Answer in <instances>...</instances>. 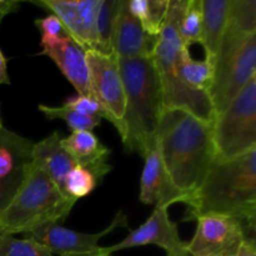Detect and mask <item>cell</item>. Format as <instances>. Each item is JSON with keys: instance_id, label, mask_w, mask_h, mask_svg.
<instances>
[{"instance_id": "obj_1", "label": "cell", "mask_w": 256, "mask_h": 256, "mask_svg": "<svg viewBox=\"0 0 256 256\" xmlns=\"http://www.w3.org/2000/svg\"><path fill=\"white\" fill-rule=\"evenodd\" d=\"M156 142L170 179L192 199L216 160L212 124L184 110H164Z\"/></svg>"}, {"instance_id": "obj_2", "label": "cell", "mask_w": 256, "mask_h": 256, "mask_svg": "<svg viewBox=\"0 0 256 256\" xmlns=\"http://www.w3.org/2000/svg\"><path fill=\"white\" fill-rule=\"evenodd\" d=\"M182 222L200 215H229L246 222L254 235L256 222V149L240 156L215 160L192 195Z\"/></svg>"}, {"instance_id": "obj_3", "label": "cell", "mask_w": 256, "mask_h": 256, "mask_svg": "<svg viewBox=\"0 0 256 256\" xmlns=\"http://www.w3.org/2000/svg\"><path fill=\"white\" fill-rule=\"evenodd\" d=\"M125 94L120 138L125 152L142 158L156 144V130L164 112L159 75L152 56L118 59Z\"/></svg>"}, {"instance_id": "obj_4", "label": "cell", "mask_w": 256, "mask_h": 256, "mask_svg": "<svg viewBox=\"0 0 256 256\" xmlns=\"http://www.w3.org/2000/svg\"><path fill=\"white\" fill-rule=\"evenodd\" d=\"M186 0H170L166 16L156 38L152 60L159 75L164 110L179 109L212 124L215 110L209 92L188 86L178 75V60L182 50L179 22Z\"/></svg>"}, {"instance_id": "obj_5", "label": "cell", "mask_w": 256, "mask_h": 256, "mask_svg": "<svg viewBox=\"0 0 256 256\" xmlns=\"http://www.w3.org/2000/svg\"><path fill=\"white\" fill-rule=\"evenodd\" d=\"M76 202L32 164L16 194L0 212V234H24L49 222L59 224L66 219Z\"/></svg>"}, {"instance_id": "obj_6", "label": "cell", "mask_w": 256, "mask_h": 256, "mask_svg": "<svg viewBox=\"0 0 256 256\" xmlns=\"http://www.w3.org/2000/svg\"><path fill=\"white\" fill-rule=\"evenodd\" d=\"M216 160L240 156L256 149V76L252 78L212 122Z\"/></svg>"}, {"instance_id": "obj_7", "label": "cell", "mask_w": 256, "mask_h": 256, "mask_svg": "<svg viewBox=\"0 0 256 256\" xmlns=\"http://www.w3.org/2000/svg\"><path fill=\"white\" fill-rule=\"evenodd\" d=\"M196 232L188 244L192 256H235L245 240L242 220L220 214L200 215Z\"/></svg>"}, {"instance_id": "obj_8", "label": "cell", "mask_w": 256, "mask_h": 256, "mask_svg": "<svg viewBox=\"0 0 256 256\" xmlns=\"http://www.w3.org/2000/svg\"><path fill=\"white\" fill-rule=\"evenodd\" d=\"M90 82L94 96L105 108L114 120V126L122 135V119L125 112V94L119 72L118 58L114 52L109 55L88 50L85 52Z\"/></svg>"}, {"instance_id": "obj_9", "label": "cell", "mask_w": 256, "mask_h": 256, "mask_svg": "<svg viewBox=\"0 0 256 256\" xmlns=\"http://www.w3.org/2000/svg\"><path fill=\"white\" fill-rule=\"evenodd\" d=\"M126 215L119 212L112 224L106 229L96 234L74 232V230L62 226L58 222H49L32 232H24L22 235H24V239L32 240L42 245L54 256L86 254V252L100 250L102 246H99V240H102V238L106 236L118 228H126Z\"/></svg>"}, {"instance_id": "obj_10", "label": "cell", "mask_w": 256, "mask_h": 256, "mask_svg": "<svg viewBox=\"0 0 256 256\" xmlns=\"http://www.w3.org/2000/svg\"><path fill=\"white\" fill-rule=\"evenodd\" d=\"M254 76H256V35L222 69L214 74L209 96L215 115L226 109Z\"/></svg>"}, {"instance_id": "obj_11", "label": "cell", "mask_w": 256, "mask_h": 256, "mask_svg": "<svg viewBox=\"0 0 256 256\" xmlns=\"http://www.w3.org/2000/svg\"><path fill=\"white\" fill-rule=\"evenodd\" d=\"M144 245H158L168 255H182L188 252V244L180 239L178 224L170 220L166 208L160 206H155L149 219L139 228L132 230L119 244L102 248V252L110 255L120 250Z\"/></svg>"}, {"instance_id": "obj_12", "label": "cell", "mask_w": 256, "mask_h": 256, "mask_svg": "<svg viewBox=\"0 0 256 256\" xmlns=\"http://www.w3.org/2000/svg\"><path fill=\"white\" fill-rule=\"evenodd\" d=\"M255 35V0H230L226 26L214 60V74L222 69Z\"/></svg>"}, {"instance_id": "obj_13", "label": "cell", "mask_w": 256, "mask_h": 256, "mask_svg": "<svg viewBox=\"0 0 256 256\" xmlns=\"http://www.w3.org/2000/svg\"><path fill=\"white\" fill-rule=\"evenodd\" d=\"M144 159L145 164L140 179V202L166 209L175 202L189 204V195L178 189L170 179L162 162L158 142Z\"/></svg>"}, {"instance_id": "obj_14", "label": "cell", "mask_w": 256, "mask_h": 256, "mask_svg": "<svg viewBox=\"0 0 256 256\" xmlns=\"http://www.w3.org/2000/svg\"><path fill=\"white\" fill-rule=\"evenodd\" d=\"M156 38L144 32L138 19L130 12L128 0L118 2L112 34V49L118 59L152 56Z\"/></svg>"}, {"instance_id": "obj_15", "label": "cell", "mask_w": 256, "mask_h": 256, "mask_svg": "<svg viewBox=\"0 0 256 256\" xmlns=\"http://www.w3.org/2000/svg\"><path fill=\"white\" fill-rule=\"evenodd\" d=\"M40 54L49 56L56 64L64 76L75 88L78 95L95 98L90 82L85 50L79 46L69 35H65L54 46L42 49Z\"/></svg>"}, {"instance_id": "obj_16", "label": "cell", "mask_w": 256, "mask_h": 256, "mask_svg": "<svg viewBox=\"0 0 256 256\" xmlns=\"http://www.w3.org/2000/svg\"><path fill=\"white\" fill-rule=\"evenodd\" d=\"M60 144L78 165L90 170L99 182L112 170L108 162L112 150L102 145L92 132H72L69 136L62 138Z\"/></svg>"}, {"instance_id": "obj_17", "label": "cell", "mask_w": 256, "mask_h": 256, "mask_svg": "<svg viewBox=\"0 0 256 256\" xmlns=\"http://www.w3.org/2000/svg\"><path fill=\"white\" fill-rule=\"evenodd\" d=\"M60 142L62 135L54 132L42 142H35L32 148V166L42 170L64 192L65 178L78 164L62 149Z\"/></svg>"}, {"instance_id": "obj_18", "label": "cell", "mask_w": 256, "mask_h": 256, "mask_svg": "<svg viewBox=\"0 0 256 256\" xmlns=\"http://www.w3.org/2000/svg\"><path fill=\"white\" fill-rule=\"evenodd\" d=\"M34 142L2 128L0 130V180L25 174L32 164Z\"/></svg>"}, {"instance_id": "obj_19", "label": "cell", "mask_w": 256, "mask_h": 256, "mask_svg": "<svg viewBox=\"0 0 256 256\" xmlns=\"http://www.w3.org/2000/svg\"><path fill=\"white\" fill-rule=\"evenodd\" d=\"M230 0H202V44L205 49V59L214 66L220 40L226 26Z\"/></svg>"}, {"instance_id": "obj_20", "label": "cell", "mask_w": 256, "mask_h": 256, "mask_svg": "<svg viewBox=\"0 0 256 256\" xmlns=\"http://www.w3.org/2000/svg\"><path fill=\"white\" fill-rule=\"evenodd\" d=\"M178 75L192 89L209 92L214 79V66L206 59H192L189 49L182 48L178 60Z\"/></svg>"}, {"instance_id": "obj_21", "label": "cell", "mask_w": 256, "mask_h": 256, "mask_svg": "<svg viewBox=\"0 0 256 256\" xmlns=\"http://www.w3.org/2000/svg\"><path fill=\"white\" fill-rule=\"evenodd\" d=\"M170 0H128L130 12L144 32L150 36H158L164 24Z\"/></svg>"}, {"instance_id": "obj_22", "label": "cell", "mask_w": 256, "mask_h": 256, "mask_svg": "<svg viewBox=\"0 0 256 256\" xmlns=\"http://www.w3.org/2000/svg\"><path fill=\"white\" fill-rule=\"evenodd\" d=\"M179 36L182 46L189 49L192 44L200 42L202 38V0H186L184 12L179 22Z\"/></svg>"}, {"instance_id": "obj_23", "label": "cell", "mask_w": 256, "mask_h": 256, "mask_svg": "<svg viewBox=\"0 0 256 256\" xmlns=\"http://www.w3.org/2000/svg\"><path fill=\"white\" fill-rule=\"evenodd\" d=\"M119 0H99L96 12V52L109 55L112 49V34Z\"/></svg>"}, {"instance_id": "obj_24", "label": "cell", "mask_w": 256, "mask_h": 256, "mask_svg": "<svg viewBox=\"0 0 256 256\" xmlns=\"http://www.w3.org/2000/svg\"><path fill=\"white\" fill-rule=\"evenodd\" d=\"M39 110L49 120H64L72 132H92L95 126L100 125L102 119L96 116H86L68 108H52L46 105H39Z\"/></svg>"}, {"instance_id": "obj_25", "label": "cell", "mask_w": 256, "mask_h": 256, "mask_svg": "<svg viewBox=\"0 0 256 256\" xmlns=\"http://www.w3.org/2000/svg\"><path fill=\"white\" fill-rule=\"evenodd\" d=\"M98 185L99 182L90 170L76 165L65 178L64 192L66 196L78 200L92 192Z\"/></svg>"}, {"instance_id": "obj_26", "label": "cell", "mask_w": 256, "mask_h": 256, "mask_svg": "<svg viewBox=\"0 0 256 256\" xmlns=\"http://www.w3.org/2000/svg\"><path fill=\"white\" fill-rule=\"evenodd\" d=\"M99 0H80V26L82 42L80 46L88 52H96V12Z\"/></svg>"}, {"instance_id": "obj_27", "label": "cell", "mask_w": 256, "mask_h": 256, "mask_svg": "<svg viewBox=\"0 0 256 256\" xmlns=\"http://www.w3.org/2000/svg\"><path fill=\"white\" fill-rule=\"evenodd\" d=\"M0 256H54L42 245L14 235L0 234Z\"/></svg>"}, {"instance_id": "obj_28", "label": "cell", "mask_w": 256, "mask_h": 256, "mask_svg": "<svg viewBox=\"0 0 256 256\" xmlns=\"http://www.w3.org/2000/svg\"><path fill=\"white\" fill-rule=\"evenodd\" d=\"M62 106L68 108L70 110H74V112H79V114L86 115V116H96L100 118V119H106L112 124H114V120L110 116L109 112L105 110V108L95 98L74 95V96L68 98L64 102V104H62Z\"/></svg>"}, {"instance_id": "obj_29", "label": "cell", "mask_w": 256, "mask_h": 256, "mask_svg": "<svg viewBox=\"0 0 256 256\" xmlns=\"http://www.w3.org/2000/svg\"><path fill=\"white\" fill-rule=\"evenodd\" d=\"M35 25L39 28L40 32H42V49L54 46L68 34L60 20L52 14L36 19L35 20Z\"/></svg>"}, {"instance_id": "obj_30", "label": "cell", "mask_w": 256, "mask_h": 256, "mask_svg": "<svg viewBox=\"0 0 256 256\" xmlns=\"http://www.w3.org/2000/svg\"><path fill=\"white\" fill-rule=\"evenodd\" d=\"M26 172L15 175V176L9 178V179L0 180V212L9 205L14 195L16 194L18 189H19L22 182H24L25 176H26Z\"/></svg>"}, {"instance_id": "obj_31", "label": "cell", "mask_w": 256, "mask_h": 256, "mask_svg": "<svg viewBox=\"0 0 256 256\" xmlns=\"http://www.w3.org/2000/svg\"><path fill=\"white\" fill-rule=\"evenodd\" d=\"M19 9V2L15 0H0V24L5 15L15 12Z\"/></svg>"}, {"instance_id": "obj_32", "label": "cell", "mask_w": 256, "mask_h": 256, "mask_svg": "<svg viewBox=\"0 0 256 256\" xmlns=\"http://www.w3.org/2000/svg\"><path fill=\"white\" fill-rule=\"evenodd\" d=\"M235 256H256V246L254 238H245L244 242L240 246L239 252H236Z\"/></svg>"}, {"instance_id": "obj_33", "label": "cell", "mask_w": 256, "mask_h": 256, "mask_svg": "<svg viewBox=\"0 0 256 256\" xmlns=\"http://www.w3.org/2000/svg\"><path fill=\"white\" fill-rule=\"evenodd\" d=\"M9 75H8L6 69V59L2 55V50H0V84H9Z\"/></svg>"}, {"instance_id": "obj_34", "label": "cell", "mask_w": 256, "mask_h": 256, "mask_svg": "<svg viewBox=\"0 0 256 256\" xmlns=\"http://www.w3.org/2000/svg\"><path fill=\"white\" fill-rule=\"evenodd\" d=\"M65 256H114L112 254L108 255L102 252V248H100V250L92 252H86V254H72V255H65Z\"/></svg>"}, {"instance_id": "obj_35", "label": "cell", "mask_w": 256, "mask_h": 256, "mask_svg": "<svg viewBox=\"0 0 256 256\" xmlns=\"http://www.w3.org/2000/svg\"><path fill=\"white\" fill-rule=\"evenodd\" d=\"M166 256H192V255H190L189 252H186V254H182V255H166Z\"/></svg>"}, {"instance_id": "obj_36", "label": "cell", "mask_w": 256, "mask_h": 256, "mask_svg": "<svg viewBox=\"0 0 256 256\" xmlns=\"http://www.w3.org/2000/svg\"><path fill=\"white\" fill-rule=\"evenodd\" d=\"M2 116H0V130H2Z\"/></svg>"}]
</instances>
